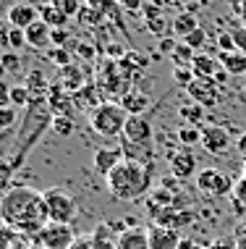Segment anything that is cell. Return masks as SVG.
I'll return each instance as SVG.
<instances>
[{
  "label": "cell",
  "instance_id": "6da1fadb",
  "mask_svg": "<svg viewBox=\"0 0 246 249\" xmlns=\"http://www.w3.org/2000/svg\"><path fill=\"white\" fill-rule=\"evenodd\" d=\"M0 218H3V226L18 231L21 239H37V233L50 223L45 192H37L32 186H11L3 194Z\"/></svg>",
  "mask_w": 246,
  "mask_h": 249
},
{
  "label": "cell",
  "instance_id": "7a4b0ae2",
  "mask_svg": "<svg viewBox=\"0 0 246 249\" xmlns=\"http://www.w3.org/2000/svg\"><path fill=\"white\" fill-rule=\"evenodd\" d=\"M152 173H155L152 165L123 160V163L105 178V184H108V192L115 202H136V199H142L144 194H149Z\"/></svg>",
  "mask_w": 246,
  "mask_h": 249
},
{
  "label": "cell",
  "instance_id": "3957f363",
  "mask_svg": "<svg viewBox=\"0 0 246 249\" xmlns=\"http://www.w3.org/2000/svg\"><path fill=\"white\" fill-rule=\"evenodd\" d=\"M52 118H55V113H52L48 97H34L29 105H26V113H24V121H21V137H24V142L18 144L16 158L11 160L13 171H16V168L26 160V155H29V150L37 144V139L42 137V131L48 129V126H52Z\"/></svg>",
  "mask_w": 246,
  "mask_h": 249
},
{
  "label": "cell",
  "instance_id": "277c9868",
  "mask_svg": "<svg viewBox=\"0 0 246 249\" xmlns=\"http://www.w3.org/2000/svg\"><path fill=\"white\" fill-rule=\"evenodd\" d=\"M126 121H129V113L121 103H102L89 113V126L105 139H121Z\"/></svg>",
  "mask_w": 246,
  "mask_h": 249
},
{
  "label": "cell",
  "instance_id": "5b68a950",
  "mask_svg": "<svg viewBox=\"0 0 246 249\" xmlns=\"http://www.w3.org/2000/svg\"><path fill=\"white\" fill-rule=\"evenodd\" d=\"M45 205H48V215L52 223H66L71 226L79 215V202L68 189L63 186H52L45 192Z\"/></svg>",
  "mask_w": 246,
  "mask_h": 249
},
{
  "label": "cell",
  "instance_id": "8992f818",
  "mask_svg": "<svg viewBox=\"0 0 246 249\" xmlns=\"http://www.w3.org/2000/svg\"><path fill=\"white\" fill-rule=\"evenodd\" d=\"M197 189L207 197H228L236 189V181H230V176H225L217 168H202V171L194 176Z\"/></svg>",
  "mask_w": 246,
  "mask_h": 249
},
{
  "label": "cell",
  "instance_id": "52a82bcc",
  "mask_svg": "<svg viewBox=\"0 0 246 249\" xmlns=\"http://www.w3.org/2000/svg\"><path fill=\"white\" fill-rule=\"evenodd\" d=\"M76 239L79 236L74 233V228H71V226L52 223V220H50V223L37 233V247H42V249H71Z\"/></svg>",
  "mask_w": 246,
  "mask_h": 249
},
{
  "label": "cell",
  "instance_id": "ba28073f",
  "mask_svg": "<svg viewBox=\"0 0 246 249\" xmlns=\"http://www.w3.org/2000/svg\"><path fill=\"white\" fill-rule=\"evenodd\" d=\"M186 92H189V97L194 100L197 105H202L204 110H207V107H215L223 100V87L217 84L215 79H197Z\"/></svg>",
  "mask_w": 246,
  "mask_h": 249
},
{
  "label": "cell",
  "instance_id": "9c48e42d",
  "mask_svg": "<svg viewBox=\"0 0 246 249\" xmlns=\"http://www.w3.org/2000/svg\"><path fill=\"white\" fill-rule=\"evenodd\" d=\"M5 21L8 26L13 29H29L34 21H39V8L32 3H24V0H18V3H13L11 8H5Z\"/></svg>",
  "mask_w": 246,
  "mask_h": 249
},
{
  "label": "cell",
  "instance_id": "30bf717a",
  "mask_svg": "<svg viewBox=\"0 0 246 249\" xmlns=\"http://www.w3.org/2000/svg\"><path fill=\"white\" fill-rule=\"evenodd\" d=\"M123 160H126V155H123L121 147H99V150L95 152V158H92V165H95L97 176L108 178Z\"/></svg>",
  "mask_w": 246,
  "mask_h": 249
},
{
  "label": "cell",
  "instance_id": "8fae6325",
  "mask_svg": "<svg viewBox=\"0 0 246 249\" xmlns=\"http://www.w3.org/2000/svg\"><path fill=\"white\" fill-rule=\"evenodd\" d=\"M202 147L210 155H225L230 147V131L223 126H204L202 129Z\"/></svg>",
  "mask_w": 246,
  "mask_h": 249
},
{
  "label": "cell",
  "instance_id": "7c38bea8",
  "mask_svg": "<svg viewBox=\"0 0 246 249\" xmlns=\"http://www.w3.org/2000/svg\"><path fill=\"white\" fill-rule=\"evenodd\" d=\"M71 249H118V247H115V236L110 233V226H99L95 233L79 236Z\"/></svg>",
  "mask_w": 246,
  "mask_h": 249
},
{
  "label": "cell",
  "instance_id": "4fadbf2b",
  "mask_svg": "<svg viewBox=\"0 0 246 249\" xmlns=\"http://www.w3.org/2000/svg\"><path fill=\"white\" fill-rule=\"evenodd\" d=\"M170 171L176 178L197 176V155H191V150H176L170 155Z\"/></svg>",
  "mask_w": 246,
  "mask_h": 249
},
{
  "label": "cell",
  "instance_id": "5bb4252c",
  "mask_svg": "<svg viewBox=\"0 0 246 249\" xmlns=\"http://www.w3.org/2000/svg\"><path fill=\"white\" fill-rule=\"evenodd\" d=\"M147 233H149V249H181V236L173 228L152 226L147 228Z\"/></svg>",
  "mask_w": 246,
  "mask_h": 249
},
{
  "label": "cell",
  "instance_id": "9a60e30c",
  "mask_svg": "<svg viewBox=\"0 0 246 249\" xmlns=\"http://www.w3.org/2000/svg\"><path fill=\"white\" fill-rule=\"evenodd\" d=\"M118 249H149V233L144 228H123L115 233Z\"/></svg>",
  "mask_w": 246,
  "mask_h": 249
},
{
  "label": "cell",
  "instance_id": "2e32d148",
  "mask_svg": "<svg viewBox=\"0 0 246 249\" xmlns=\"http://www.w3.org/2000/svg\"><path fill=\"white\" fill-rule=\"evenodd\" d=\"M24 35H26V45L34 48V50H45V48H50V45H52V26H48L42 18L32 24Z\"/></svg>",
  "mask_w": 246,
  "mask_h": 249
},
{
  "label": "cell",
  "instance_id": "e0dca14e",
  "mask_svg": "<svg viewBox=\"0 0 246 249\" xmlns=\"http://www.w3.org/2000/svg\"><path fill=\"white\" fill-rule=\"evenodd\" d=\"M191 71H194L197 79H215L217 73L223 71V66H220V60H217V55H204V53H199L194 58V63H191Z\"/></svg>",
  "mask_w": 246,
  "mask_h": 249
},
{
  "label": "cell",
  "instance_id": "ac0fdd59",
  "mask_svg": "<svg viewBox=\"0 0 246 249\" xmlns=\"http://www.w3.org/2000/svg\"><path fill=\"white\" fill-rule=\"evenodd\" d=\"M121 105L126 107L129 116H144L147 107H149V95H147V92H142V89H129L121 97Z\"/></svg>",
  "mask_w": 246,
  "mask_h": 249
},
{
  "label": "cell",
  "instance_id": "d6986e66",
  "mask_svg": "<svg viewBox=\"0 0 246 249\" xmlns=\"http://www.w3.org/2000/svg\"><path fill=\"white\" fill-rule=\"evenodd\" d=\"M84 82H86V76H84V71L79 69V66H66V69H61V87L66 92H71V95H76L79 89H84Z\"/></svg>",
  "mask_w": 246,
  "mask_h": 249
},
{
  "label": "cell",
  "instance_id": "ffe728a7",
  "mask_svg": "<svg viewBox=\"0 0 246 249\" xmlns=\"http://www.w3.org/2000/svg\"><path fill=\"white\" fill-rule=\"evenodd\" d=\"M39 8V18H42L48 26H52V29H63L66 24H68V16L58 8L52 0H48V3H42V5H37Z\"/></svg>",
  "mask_w": 246,
  "mask_h": 249
},
{
  "label": "cell",
  "instance_id": "44dd1931",
  "mask_svg": "<svg viewBox=\"0 0 246 249\" xmlns=\"http://www.w3.org/2000/svg\"><path fill=\"white\" fill-rule=\"evenodd\" d=\"M170 29H173V35H176V37H183V39H186L194 29H199L197 13H194V11H181V13H178V16L170 21Z\"/></svg>",
  "mask_w": 246,
  "mask_h": 249
},
{
  "label": "cell",
  "instance_id": "7402d4cb",
  "mask_svg": "<svg viewBox=\"0 0 246 249\" xmlns=\"http://www.w3.org/2000/svg\"><path fill=\"white\" fill-rule=\"evenodd\" d=\"M217 60H220V66L228 73H233V76H244L246 73V53H241V50L217 53Z\"/></svg>",
  "mask_w": 246,
  "mask_h": 249
},
{
  "label": "cell",
  "instance_id": "603a6c76",
  "mask_svg": "<svg viewBox=\"0 0 246 249\" xmlns=\"http://www.w3.org/2000/svg\"><path fill=\"white\" fill-rule=\"evenodd\" d=\"M24 87L29 89V95H32V100L34 97H48V82L42 79V73L39 71H29L26 73V82H24Z\"/></svg>",
  "mask_w": 246,
  "mask_h": 249
},
{
  "label": "cell",
  "instance_id": "cb8c5ba5",
  "mask_svg": "<svg viewBox=\"0 0 246 249\" xmlns=\"http://www.w3.org/2000/svg\"><path fill=\"white\" fill-rule=\"evenodd\" d=\"M181 118L186 121V126H197V129H204V107L202 105H181Z\"/></svg>",
  "mask_w": 246,
  "mask_h": 249
},
{
  "label": "cell",
  "instance_id": "d4e9b609",
  "mask_svg": "<svg viewBox=\"0 0 246 249\" xmlns=\"http://www.w3.org/2000/svg\"><path fill=\"white\" fill-rule=\"evenodd\" d=\"M194 50L189 48V45H178L176 50H173L170 60L176 63V69H191V63H194Z\"/></svg>",
  "mask_w": 246,
  "mask_h": 249
},
{
  "label": "cell",
  "instance_id": "484cf974",
  "mask_svg": "<svg viewBox=\"0 0 246 249\" xmlns=\"http://www.w3.org/2000/svg\"><path fill=\"white\" fill-rule=\"evenodd\" d=\"M3 45L8 50H21L26 45V35L24 29H13V26H8V29L3 32Z\"/></svg>",
  "mask_w": 246,
  "mask_h": 249
},
{
  "label": "cell",
  "instance_id": "4316f807",
  "mask_svg": "<svg viewBox=\"0 0 246 249\" xmlns=\"http://www.w3.org/2000/svg\"><path fill=\"white\" fill-rule=\"evenodd\" d=\"M176 134H178V142H181L183 147L202 144V129H197V126H181Z\"/></svg>",
  "mask_w": 246,
  "mask_h": 249
},
{
  "label": "cell",
  "instance_id": "83f0119b",
  "mask_svg": "<svg viewBox=\"0 0 246 249\" xmlns=\"http://www.w3.org/2000/svg\"><path fill=\"white\" fill-rule=\"evenodd\" d=\"M52 131H55L58 137H71V134L76 131V121L71 116H55L52 118Z\"/></svg>",
  "mask_w": 246,
  "mask_h": 249
},
{
  "label": "cell",
  "instance_id": "f1b7e54d",
  "mask_svg": "<svg viewBox=\"0 0 246 249\" xmlns=\"http://www.w3.org/2000/svg\"><path fill=\"white\" fill-rule=\"evenodd\" d=\"M48 58H50V63H55L58 69H66V66H71L74 63V55H71V48H52L48 50Z\"/></svg>",
  "mask_w": 246,
  "mask_h": 249
},
{
  "label": "cell",
  "instance_id": "f546056e",
  "mask_svg": "<svg viewBox=\"0 0 246 249\" xmlns=\"http://www.w3.org/2000/svg\"><path fill=\"white\" fill-rule=\"evenodd\" d=\"M230 199H233L238 213H246V178L244 176L236 181V189H233V194H230Z\"/></svg>",
  "mask_w": 246,
  "mask_h": 249
},
{
  "label": "cell",
  "instance_id": "4dcf8cb0",
  "mask_svg": "<svg viewBox=\"0 0 246 249\" xmlns=\"http://www.w3.org/2000/svg\"><path fill=\"white\" fill-rule=\"evenodd\" d=\"M32 103V95H29V89H26L24 84H18V87H11V105L13 107H26Z\"/></svg>",
  "mask_w": 246,
  "mask_h": 249
},
{
  "label": "cell",
  "instance_id": "1f68e13d",
  "mask_svg": "<svg viewBox=\"0 0 246 249\" xmlns=\"http://www.w3.org/2000/svg\"><path fill=\"white\" fill-rule=\"evenodd\" d=\"M173 82L181 87V89H189V87L197 82V76H194V71H191V69H176V71H173Z\"/></svg>",
  "mask_w": 246,
  "mask_h": 249
},
{
  "label": "cell",
  "instance_id": "d6a6232c",
  "mask_svg": "<svg viewBox=\"0 0 246 249\" xmlns=\"http://www.w3.org/2000/svg\"><path fill=\"white\" fill-rule=\"evenodd\" d=\"M204 42H207V35H204L202 26H199V29H194L189 37L183 39V45H189L191 50H202V48H204Z\"/></svg>",
  "mask_w": 246,
  "mask_h": 249
},
{
  "label": "cell",
  "instance_id": "836d02e7",
  "mask_svg": "<svg viewBox=\"0 0 246 249\" xmlns=\"http://www.w3.org/2000/svg\"><path fill=\"white\" fill-rule=\"evenodd\" d=\"M16 118H18V113H16V107L8 105V107H0V129L3 131H8L13 124H16Z\"/></svg>",
  "mask_w": 246,
  "mask_h": 249
},
{
  "label": "cell",
  "instance_id": "e575fe53",
  "mask_svg": "<svg viewBox=\"0 0 246 249\" xmlns=\"http://www.w3.org/2000/svg\"><path fill=\"white\" fill-rule=\"evenodd\" d=\"M71 50H74L79 58H86V60L95 58V48H92V45H86V42H82V39H74V42H71Z\"/></svg>",
  "mask_w": 246,
  "mask_h": 249
},
{
  "label": "cell",
  "instance_id": "d590c367",
  "mask_svg": "<svg viewBox=\"0 0 246 249\" xmlns=\"http://www.w3.org/2000/svg\"><path fill=\"white\" fill-rule=\"evenodd\" d=\"M68 42H74L66 29H52V48H66Z\"/></svg>",
  "mask_w": 246,
  "mask_h": 249
},
{
  "label": "cell",
  "instance_id": "8d00e7d4",
  "mask_svg": "<svg viewBox=\"0 0 246 249\" xmlns=\"http://www.w3.org/2000/svg\"><path fill=\"white\" fill-rule=\"evenodd\" d=\"M3 66H5V71H18V66H21V58L16 55V53H5L3 55Z\"/></svg>",
  "mask_w": 246,
  "mask_h": 249
},
{
  "label": "cell",
  "instance_id": "74e56055",
  "mask_svg": "<svg viewBox=\"0 0 246 249\" xmlns=\"http://www.w3.org/2000/svg\"><path fill=\"white\" fill-rule=\"evenodd\" d=\"M163 26H165V18H152V21H147V29L157 37H163Z\"/></svg>",
  "mask_w": 246,
  "mask_h": 249
},
{
  "label": "cell",
  "instance_id": "f35d334b",
  "mask_svg": "<svg viewBox=\"0 0 246 249\" xmlns=\"http://www.w3.org/2000/svg\"><path fill=\"white\" fill-rule=\"evenodd\" d=\"M118 3H121L126 11H139V8H144V5H147L144 0H118Z\"/></svg>",
  "mask_w": 246,
  "mask_h": 249
},
{
  "label": "cell",
  "instance_id": "ab89813d",
  "mask_svg": "<svg viewBox=\"0 0 246 249\" xmlns=\"http://www.w3.org/2000/svg\"><path fill=\"white\" fill-rule=\"evenodd\" d=\"M176 48H178L176 39H160V50L168 53V55H173V50H176Z\"/></svg>",
  "mask_w": 246,
  "mask_h": 249
},
{
  "label": "cell",
  "instance_id": "60d3db41",
  "mask_svg": "<svg viewBox=\"0 0 246 249\" xmlns=\"http://www.w3.org/2000/svg\"><path fill=\"white\" fill-rule=\"evenodd\" d=\"M236 150H238V152H241L244 158H246V131H241V137L236 139Z\"/></svg>",
  "mask_w": 246,
  "mask_h": 249
},
{
  "label": "cell",
  "instance_id": "b9f144b4",
  "mask_svg": "<svg viewBox=\"0 0 246 249\" xmlns=\"http://www.w3.org/2000/svg\"><path fill=\"white\" fill-rule=\"evenodd\" d=\"M233 39H236V45H241V48L246 50V32H236Z\"/></svg>",
  "mask_w": 246,
  "mask_h": 249
},
{
  "label": "cell",
  "instance_id": "7bdbcfd3",
  "mask_svg": "<svg viewBox=\"0 0 246 249\" xmlns=\"http://www.w3.org/2000/svg\"><path fill=\"white\" fill-rule=\"evenodd\" d=\"M8 249H29V247H26L24 241H16V244H13V247H8Z\"/></svg>",
  "mask_w": 246,
  "mask_h": 249
},
{
  "label": "cell",
  "instance_id": "ee69618b",
  "mask_svg": "<svg viewBox=\"0 0 246 249\" xmlns=\"http://www.w3.org/2000/svg\"><path fill=\"white\" fill-rule=\"evenodd\" d=\"M3 3H5V8H11V5H13V3H18V0H3Z\"/></svg>",
  "mask_w": 246,
  "mask_h": 249
},
{
  "label": "cell",
  "instance_id": "f6af8a7d",
  "mask_svg": "<svg viewBox=\"0 0 246 249\" xmlns=\"http://www.w3.org/2000/svg\"><path fill=\"white\" fill-rule=\"evenodd\" d=\"M244 178H246V158H244Z\"/></svg>",
  "mask_w": 246,
  "mask_h": 249
},
{
  "label": "cell",
  "instance_id": "bcb514c9",
  "mask_svg": "<svg viewBox=\"0 0 246 249\" xmlns=\"http://www.w3.org/2000/svg\"><path fill=\"white\" fill-rule=\"evenodd\" d=\"M176 3H178V5H181V3H189V0H176Z\"/></svg>",
  "mask_w": 246,
  "mask_h": 249
}]
</instances>
